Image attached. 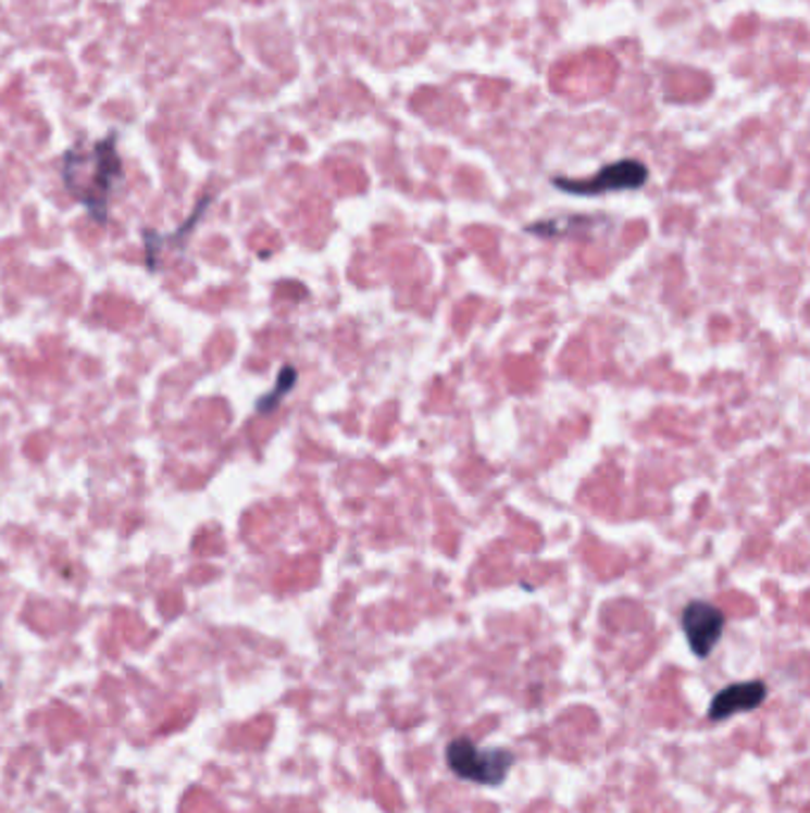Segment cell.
I'll list each match as a JSON object with an SVG mask.
<instances>
[{
	"label": "cell",
	"mask_w": 810,
	"mask_h": 813,
	"mask_svg": "<svg viewBox=\"0 0 810 813\" xmlns=\"http://www.w3.org/2000/svg\"><path fill=\"white\" fill-rule=\"evenodd\" d=\"M62 176L74 198L82 200L94 212V217L105 220L114 182L122 176V162L117 150H114V136L96 143L88 152L82 148L70 150L64 155Z\"/></svg>",
	"instance_id": "1"
},
{
	"label": "cell",
	"mask_w": 810,
	"mask_h": 813,
	"mask_svg": "<svg viewBox=\"0 0 810 813\" xmlns=\"http://www.w3.org/2000/svg\"><path fill=\"white\" fill-rule=\"evenodd\" d=\"M683 630L687 635L689 650L699 659H706L723 638L725 614L711 602L694 600L683 612Z\"/></svg>",
	"instance_id": "4"
},
{
	"label": "cell",
	"mask_w": 810,
	"mask_h": 813,
	"mask_svg": "<svg viewBox=\"0 0 810 813\" xmlns=\"http://www.w3.org/2000/svg\"><path fill=\"white\" fill-rule=\"evenodd\" d=\"M445 756L447 766L452 768L454 776L487 787H497L504 783L509 771L513 768V761H516V756L504 747L481 749L469 738H457L449 742L445 749Z\"/></svg>",
	"instance_id": "2"
},
{
	"label": "cell",
	"mask_w": 810,
	"mask_h": 813,
	"mask_svg": "<svg viewBox=\"0 0 810 813\" xmlns=\"http://www.w3.org/2000/svg\"><path fill=\"white\" fill-rule=\"evenodd\" d=\"M649 179V170L645 162L639 160H619L607 167L599 170L597 174L587 176V179H569V176H554L551 184L559 190L573 196H601V193H613V190H635L641 188Z\"/></svg>",
	"instance_id": "3"
},
{
	"label": "cell",
	"mask_w": 810,
	"mask_h": 813,
	"mask_svg": "<svg viewBox=\"0 0 810 813\" xmlns=\"http://www.w3.org/2000/svg\"><path fill=\"white\" fill-rule=\"evenodd\" d=\"M768 685L763 680H747L727 685L720 690L709 706V721H725L735 714H747L765 702Z\"/></svg>",
	"instance_id": "5"
},
{
	"label": "cell",
	"mask_w": 810,
	"mask_h": 813,
	"mask_svg": "<svg viewBox=\"0 0 810 813\" xmlns=\"http://www.w3.org/2000/svg\"><path fill=\"white\" fill-rule=\"evenodd\" d=\"M295 380H298V374H295L292 366H286V370L281 372V378H278V384H276V390L272 392V396L262 398L260 404H257V410H260V412L274 410V406L278 404V400H281L283 396H286V392H290V388L295 386Z\"/></svg>",
	"instance_id": "6"
}]
</instances>
